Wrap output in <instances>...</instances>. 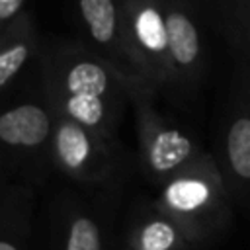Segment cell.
<instances>
[{"instance_id": "cell-1", "label": "cell", "mask_w": 250, "mask_h": 250, "mask_svg": "<svg viewBox=\"0 0 250 250\" xmlns=\"http://www.w3.org/2000/svg\"><path fill=\"white\" fill-rule=\"evenodd\" d=\"M41 94L55 115L72 119L111 143L129 102V82L84 43L51 41L39 59Z\"/></svg>"}, {"instance_id": "cell-2", "label": "cell", "mask_w": 250, "mask_h": 250, "mask_svg": "<svg viewBox=\"0 0 250 250\" xmlns=\"http://www.w3.org/2000/svg\"><path fill=\"white\" fill-rule=\"evenodd\" d=\"M154 201L199 248L225 234L232 223V199L209 152L170 178Z\"/></svg>"}, {"instance_id": "cell-3", "label": "cell", "mask_w": 250, "mask_h": 250, "mask_svg": "<svg viewBox=\"0 0 250 250\" xmlns=\"http://www.w3.org/2000/svg\"><path fill=\"white\" fill-rule=\"evenodd\" d=\"M158 94L146 84L129 86V102L135 115L139 166L143 174L162 188L178 172L193 164L201 154L197 141L154 105Z\"/></svg>"}, {"instance_id": "cell-4", "label": "cell", "mask_w": 250, "mask_h": 250, "mask_svg": "<svg viewBox=\"0 0 250 250\" xmlns=\"http://www.w3.org/2000/svg\"><path fill=\"white\" fill-rule=\"evenodd\" d=\"M55 113L43 94L20 100L0 117L2 168L6 176H18L27 186L43 182L53 164Z\"/></svg>"}, {"instance_id": "cell-5", "label": "cell", "mask_w": 250, "mask_h": 250, "mask_svg": "<svg viewBox=\"0 0 250 250\" xmlns=\"http://www.w3.org/2000/svg\"><path fill=\"white\" fill-rule=\"evenodd\" d=\"M53 164L59 174L84 188H115L127 174V154L92 129L55 115Z\"/></svg>"}, {"instance_id": "cell-6", "label": "cell", "mask_w": 250, "mask_h": 250, "mask_svg": "<svg viewBox=\"0 0 250 250\" xmlns=\"http://www.w3.org/2000/svg\"><path fill=\"white\" fill-rule=\"evenodd\" d=\"M127 29L135 59L146 80L156 92L172 100L174 80L170 66V37L164 16V2L125 0Z\"/></svg>"}, {"instance_id": "cell-7", "label": "cell", "mask_w": 250, "mask_h": 250, "mask_svg": "<svg viewBox=\"0 0 250 250\" xmlns=\"http://www.w3.org/2000/svg\"><path fill=\"white\" fill-rule=\"evenodd\" d=\"M76 18L82 23L86 35L84 45L92 53L109 62L119 74H123L129 86L146 84L133 53L123 2L80 0L76 4Z\"/></svg>"}, {"instance_id": "cell-8", "label": "cell", "mask_w": 250, "mask_h": 250, "mask_svg": "<svg viewBox=\"0 0 250 250\" xmlns=\"http://www.w3.org/2000/svg\"><path fill=\"white\" fill-rule=\"evenodd\" d=\"M166 27L170 37V66L174 80V102L191 100L203 78L205 51L199 27L186 4L166 0L164 2Z\"/></svg>"}, {"instance_id": "cell-9", "label": "cell", "mask_w": 250, "mask_h": 250, "mask_svg": "<svg viewBox=\"0 0 250 250\" xmlns=\"http://www.w3.org/2000/svg\"><path fill=\"white\" fill-rule=\"evenodd\" d=\"M213 154L232 203L250 207V102H234L217 133Z\"/></svg>"}, {"instance_id": "cell-10", "label": "cell", "mask_w": 250, "mask_h": 250, "mask_svg": "<svg viewBox=\"0 0 250 250\" xmlns=\"http://www.w3.org/2000/svg\"><path fill=\"white\" fill-rule=\"evenodd\" d=\"M51 250H105L102 215L84 199L61 193L51 209Z\"/></svg>"}, {"instance_id": "cell-11", "label": "cell", "mask_w": 250, "mask_h": 250, "mask_svg": "<svg viewBox=\"0 0 250 250\" xmlns=\"http://www.w3.org/2000/svg\"><path fill=\"white\" fill-rule=\"evenodd\" d=\"M125 246L131 250H197L199 246L186 230L166 215L156 201H137L131 209L125 234Z\"/></svg>"}, {"instance_id": "cell-12", "label": "cell", "mask_w": 250, "mask_h": 250, "mask_svg": "<svg viewBox=\"0 0 250 250\" xmlns=\"http://www.w3.org/2000/svg\"><path fill=\"white\" fill-rule=\"evenodd\" d=\"M41 49L31 10L0 27V90L4 94H10L25 68L41 59Z\"/></svg>"}, {"instance_id": "cell-13", "label": "cell", "mask_w": 250, "mask_h": 250, "mask_svg": "<svg viewBox=\"0 0 250 250\" xmlns=\"http://www.w3.org/2000/svg\"><path fill=\"white\" fill-rule=\"evenodd\" d=\"M33 191L27 184H4L0 199V250H29Z\"/></svg>"}, {"instance_id": "cell-14", "label": "cell", "mask_w": 250, "mask_h": 250, "mask_svg": "<svg viewBox=\"0 0 250 250\" xmlns=\"http://www.w3.org/2000/svg\"><path fill=\"white\" fill-rule=\"evenodd\" d=\"M205 14L223 39L250 59V0L211 2L205 6Z\"/></svg>"}, {"instance_id": "cell-15", "label": "cell", "mask_w": 250, "mask_h": 250, "mask_svg": "<svg viewBox=\"0 0 250 250\" xmlns=\"http://www.w3.org/2000/svg\"><path fill=\"white\" fill-rule=\"evenodd\" d=\"M25 10H29V8L23 0H0V27L14 21Z\"/></svg>"}, {"instance_id": "cell-16", "label": "cell", "mask_w": 250, "mask_h": 250, "mask_svg": "<svg viewBox=\"0 0 250 250\" xmlns=\"http://www.w3.org/2000/svg\"><path fill=\"white\" fill-rule=\"evenodd\" d=\"M119 250H131V248H127V246H123V248H119Z\"/></svg>"}]
</instances>
